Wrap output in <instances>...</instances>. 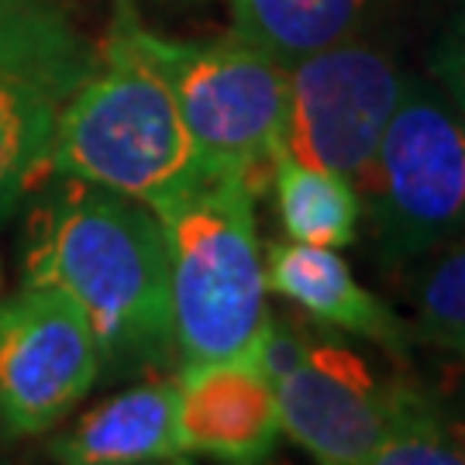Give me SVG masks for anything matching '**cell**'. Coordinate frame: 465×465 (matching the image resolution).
I'll return each mask as SVG.
<instances>
[{
	"instance_id": "obj_9",
	"label": "cell",
	"mask_w": 465,
	"mask_h": 465,
	"mask_svg": "<svg viewBox=\"0 0 465 465\" xmlns=\"http://www.w3.org/2000/svg\"><path fill=\"white\" fill-rule=\"evenodd\" d=\"M180 386V449L221 465H266L280 438L276 390L255 351L183 366Z\"/></svg>"
},
{
	"instance_id": "obj_6",
	"label": "cell",
	"mask_w": 465,
	"mask_h": 465,
	"mask_svg": "<svg viewBox=\"0 0 465 465\" xmlns=\"http://www.w3.org/2000/svg\"><path fill=\"white\" fill-rule=\"evenodd\" d=\"M407 80L397 59L362 35L286 66L282 152L362 190Z\"/></svg>"
},
{
	"instance_id": "obj_18",
	"label": "cell",
	"mask_w": 465,
	"mask_h": 465,
	"mask_svg": "<svg viewBox=\"0 0 465 465\" xmlns=\"http://www.w3.org/2000/svg\"><path fill=\"white\" fill-rule=\"evenodd\" d=\"M438 397V407H441V420H445V428L449 434L455 438V445L462 449L465 455V382L462 386H455V393H434Z\"/></svg>"
},
{
	"instance_id": "obj_21",
	"label": "cell",
	"mask_w": 465,
	"mask_h": 465,
	"mask_svg": "<svg viewBox=\"0 0 465 465\" xmlns=\"http://www.w3.org/2000/svg\"><path fill=\"white\" fill-rule=\"evenodd\" d=\"M0 276H4V272H0Z\"/></svg>"
},
{
	"instance_id": "obj_2",
	"label": "cell",
	"mask_w": 465,
	"mask_h": 465,
	"mask_svg": "<svg viewBox=\"0 0 465 465\" xmlns=\"http://www.w3.org/2000/svg\"><path fill=\"white\" fill-rule=\"evenodd\" d=\"M45 166L149 211L203 176L173 86L138 42V28L117 38L100 73L52 121Z\"/></svg>"
},
{
	"instance_id": "obj_3",
	"label": "cell",
	"mask_w": 465,
	"mask_h": 465,
	"mask_svg": "<svg viewBox=\"0 0 465 465\" xmlns=\"http://www.w3.org/2000/svg\"><path fill=\"white\" fill-rule=\"evenodd\" d=\"M252 203L255 190L245 180L200 176L186 193L152 211L166 238L180 369L259 349L269 290Z\"/></svg>"
},
{
	"instance_id": "obj_12",
	"label": "cell",
	"mask_w": 465,
	"mask_h": 465,
	"mask_svg": "<svg viewBox=\"0 0 465 465\" xmlns=\"http://www.w3.org/2000/svg\"><path fill=\"white\" fill-rule=\"evenodd\" d=\"M232 32L280 66L359 38L382 0H228Z\"/></svg>"
},
{
	"instance_id": "obj_16",
	"label": "cell",
	"mask_w": 465,
	"mask_h": 465,
	"mask_svg": "<svg viewBox=\"0 0 465 465\" xmlns=\"http://www.w3.org/2000/svg\"><path fill=\"white\" fill-rule=\"evenodd\" d=\"M424 259V269L411 282L414 338L445 349L465 366V234Z\"/></svg>"
},
{
	"instance_id": "obj_11",
	"label": "cell",
	"mask_w": 465,
	"mask_h": 465,
	"mask_svg": "<svg viewBox=\"0 0 465 465\" xmlns=\"http://www.w3.org/2000/svg\"><path fill=\"white\" fill-rule=\"evenodd\" d=\"M180 386L149 380L86 411L49 445L59 465H155L180 459Z\"/></svg>"
},
{
	"instance_id": "obj_19",
	"label": "cell",
	"mask_w": 465,
	"mask_h": 465,
	"mask_svg": "<svg viewBox=\"0 0 465 465\" xmlns=\"http://www.w3.org/2000/svg\"><path fill=\"white\" fill-rule=\"evenodd\" d=\"M4 4H11V0H0V7H4Z\"/></svg>"
},
{
	"instance_id": "obj_8",
	"label": "cell",
	"mask_w": 465,
	"mask_h": 465,
	"mask_svg": "<svg viewBox=\"0 0 465 465\" xmlns=\"http://www.w3.org/2000/svg\"><path fill=\"white\" fill-rule=\"evenodd\" d=\"M280 431L317 465H362L390 424L393 382H380L341 341L307 338L297 359L272 380Z\"/></svg>"
},
{
	"instance_id": "obj_7",
	"label": "cell",
	"mask_w": 465,
	"mask_h": 465,
	"mask_svg": "<svg viewBox=\"0 0 465 465\" xmlns=\"http://www.w3.org/2000/svg\"><path fill=\"white\" fill-rule=\"evenodd\" d=\"M100 349L86 317L52 286L0 297V431L55 428L94 390Z\"/></svg>"
},
{
	"instance_id": "obj_4",
	"label": "cell",
	"mask_w": 465,
	"mask_h": 465,
	"mask_svg": "<svg viewBox=\"0 0 465 465\" xmlns=\"http://www.w3.org/2000/svg\"><path fill=\"white\" fill-rule=\"evenodd\" d=\"M138 42L173 86L203 176H238L259 197L282 152L286 66L234 32L180 42L138 28Z\"/></svg>"
},
{
	"instance_id": "obj_20",
	"label": "cell",
	"mask_w": 465,
	"mask_h": 465,
	"mask_svg": "<svg viewBox=\"0 0 465 465\" xmlns=\"http://www.w3.org/2000/svg\"><path fill=\"white\" fill-rule=\"evenodd\" d=\"M0 465H4V459H0Z\"/></svg>"
},
{
	"instance_id": "obj_1",
	"label": "cell",
	"mask_w": 465,
	"mask_h": 465,
	"mask_svg": "<svg viewBox=\"0 0 465 465\" xmlns=\"http://www.w3.org/2000/svg\"><path fill=\"white\" fill-rule=\"evenodd\" d=\"M21 272L25 286H52L80 307L104 369L176 362L166 238L145 203L69 180L32 214Z\"/></svg>"
},
{
	"instance_id": "obj_14",
	"label": "cell",
	"mask_w": 465,
	"mask_h": 465,
	"mask_svg": "<svg viewBox=\"0 0 465 465\" xmlns=\"http://www.w3.org/2000/svg\"><path fill=\"white\" fill-rule=\"evenodd\" d=\"M52 111L32 84L0 73V221L11 214L35 169L45 166Z\"/></svg>"
},
{
	"instance_id": "obj_15",
	"label": "cell",
	"mask_w": 465,
	"mask_h": 465,
	"mask_svg": "<svg viewBox=\"0 0 465 465\" xmlns=\"http://www.w3.org/2000/svg\"><path fill=\"white\" fill-rule=\"evenodd\" d=\"M362 465H465L462 449L441 420L438 397L424 382L411 376L393 380L390 424Z\"/></svg>"
},
{
	"instance_id": "obj_17",
	"label": "cell",
	"mask_w": 465,
	"mask_h": 465,
	"mask_svg": "<svg viewBox=\"0 0 465 465\" xmlns=\"http://www.w3.org/2000/svg\"><path fill=\"white\" fill-rule=\"evenodd\" d=\"M431 69L438 90L465 114V7L462 15L455 17L449 35L441 38V45L434 49Z\"/></svg>"
},
{
	"instance_id": "obj_5",
	"label": "cell",
	"mask_w": 465,
	"mask_h": 465,
	"mask_svg": "<svg viewBox=\"0 0 465 465\" xmlns=\"http://www.w3.org/2000/svg\"><path fill=\"white\" fill-rule=\"evenodd\" d=\"M359 197L390 262L465 234V114L438 86L407 80Z\"/></svg>"
},
{
	"instance_id": "obj_10",
	"label": "cell",
	"mask_w": 465,
	"mask_h": 465,
	"mask_svg": "<svg viewBox=\"0 0 465 465\" xmlns=\"http://www.w3.org/2000/svg\"><path fill=\"white\" fill-rule=\"evenodd\" d=\"M262 266H266V290L297 303L300 311H307L334 331L366 338L400 359L417 341L414 328L386 300H380L351 276L349 262L338 255V249L280 242L269 245Z\"/></svg>"
},
{
	"instance_id": "obj_13",
	"label": "cell",
	"mask_w": 465,
	"mask_h": 465,
	"mask_svg": "<svg viewBox=\"0 0 465 465\" xmlns=\"http://www.w3.org/2000/svg\"><path fill=\"white\" fill-rule=\"evenodd\" d=\"M272 193L290 242L317 249H345L355 242L362 197L351 180L328 169L303 166L280 152L272 166Z\"/></svg>"
}]
</instances>
